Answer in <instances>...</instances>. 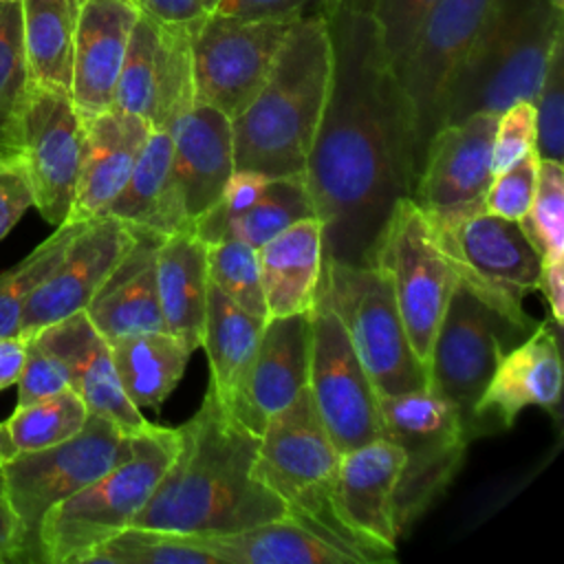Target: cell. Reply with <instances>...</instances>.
Segmentation results:
<instances>
[{"label":"cell","mask_w":564,"mask_h":564,"mask_svg":"<svg viewBox=\"0 0 564 564\" xmlns=\"http://www.w3.org/2000/svg\"><path fill=\"white\" fill-rule=\"evenodd\" d=\"M196 22L167 24L137 15L112 108L132 112L152 130H170L196 104L192 37Z\"/></svg>","instance_id":"cell-14"},{"label":"cell","mask_w":564,"mask_h":564,"mask_svg":"<svg viewBox=\"0 0 564 564\" xmlns=\"http://www.w3.org/2000/svg\"><path fill=\"white\" fill-rule=\"evenodd\" d=\"M84 148V117L66 90L29 82L20 119V161L33 207L51 225L68 220Z\"/></svg>","instance_id":"cell-18"},{"label":"cell","mask_w":564,"mask_h":564,"mask_svg":"<svg viewBox=\"0 0 564 564\" xmlns=\"http://www.w3.org/2000/svg\"><path fill=\"white\" fill-rule=\"evenodd\" d=\"M337 0H216L209 9L218 15L269 20V18H300L313 11H328Z\"/></svg>","instance_id":"cell-47"},{"label":"cell","mask_w":564,"mask_h":564,"mask_svg":"<svg viewBox=\"0 0 564 564\" xmlns=\"http://www.w3.org/2000/svg\"><path fill=\"white\" fill-rule=\"evenodd\" d=\"M163 236L134 229V240L106 282L99 286L86 315L108 339L165 330L156 293V249Z\"/></svg>","instance_id":"cell-27"},{"label":"cell","mask_w":564,"mask_h":564,"mask_svg":"<svg viewBox=\"0 0 564 564\" xmlns=\"http://www.w3.org/2000/svg\"><path fill=\"white\" fill-rule=\"evenodd\" d=\"M489 4L491 0H436L408 53L392 68L410 106L416 174L423 150L441 126V106L449 79L474 42Z\"/></svg>","instance_id":"cell-16"},{"label":"cell","mask_w":564,"mask_h":564,"mask_svg":"<svg viewBox=\"0 0 564 564\" xmlns=\"http://www.w3.org/2000/svg\"><path fill=\"white\" fill-rule=\"evenodd\" d=\"M258 438L207 386L196 414L178 427V449L132 524L207 538L286 516V505L256 476Z\"/></svg>","instance_id":"cell-2"},{"label":"cell","mask_w":564,"mask_h":564,"mask_svg":"<svg viewBox=\"0 0 564 564\" xmlns=\"http://www.w3.org/2000/svg\"><path fill=\"white\" fill-rule=\"evenodd\" d=\"M540 156L535 150L494 174L485 196V212L509 220H522L533 203Z\"/></svg>","instance_id":"cell-43"},{"label":"cell","mask_w":564,"mask_h":564,"mask_svg":"<svg viewBox=\"0 0 564 564\" xmlns=\"http://www.w3.org/2000/svg\"><path fill=\"white\" fill-rule=\"evenodd\" d=\"M141 15L156 22L185 24L196 22L209 13L203 0H130Z\"/></svg>","instance_id":"cell-49"},{"label":"cell","mask_w":564,"mask_h":564,"mask_svg":"<svg viewBox=\"0 0 564 564\" xmlns=\"http://www.w3.org/2000/svg\"><path fill=\"white\" fill-rule=\"evenodd\" d=\"M26 357V337H0V392L15 386Z\"/></svg>","instance_id":"cell-52"},{"label":"cell","mask_w":564,"mask_h":564,"mask_svg":"<svg viewBox=\"0 0 564 564\" xmlns=\"http://www.w3.org/2000/svg\"><path fill=\"white\" fill-rule=\"evenodd\" d=\"M383 436L403 454L392 496V520L401 538L452 485L469 436L460 414L430 388L379 397Z\"/></svg>","instance_id":"cell-8"},{"label":"cell","mask_w":564,"mask_h":564,"mask_svg":"<svg viewBox=\"0 0 564 564\" xmlns=\"http://www.w3.org/2000/svg\"><path fill=\"white\" fill-rule=\"evenodd\" d=\"M322 262L324 240L317 216L293 223L258 247L267 319L313 311L322 278Z\"/></svg>","instance_id":"cell-28"},{"label":"cell","mask_w":564,"mask_h":564,"mask_svg":"<svg viewBox=\"0 0 564 564\" xmlns=\"http://www.w3.org/2000/svg\"><path fill=\"white\" fill-rule=\"evenodd\" d=\"M82 223L84 220H66L57 225L55 231L44 242H40L22 262L0 273V337L20 335L22 313L31 293L57 264Z\"/></svg>","instance_id":"cell-39"},{"label":"cell","mask_w":564,"mask_h":564,"mask_svg":"<svg viewBox=\"0 0 564 564\" xmlns=\"http://www.w3.org/2000/svg\"><path fill=\"white\" fill-rule=\"evenodd\" d=\"M15 388H18V405L46 399L55 392L70 388L68 368L42 341H37L35 337H26V357H24V366Z\"/></svg>","instance_id":"cell-45"},{"label":"cell","mask_w":564,"mask_h":564,"mask_svg":"<svg viewBox=\"0 0 564 564\" xmlns=\"http://www.w3.org/2000/svg\"><path fill=\"white\" fill-rule=\"evenodd\" d=\"M535 152L540 159L564 156V35L555 42L540 88L533 97Z\"/></svg>","instance_id":"cell-42"},{"label":"cell","mask_w":564,"mask_h":564,"mask_svg":"<svg viewBox=\"0 0 564 564\" xmlns=\"http://www.w3.org/2000/svg\"><path fill=\"white\" fill-rule=\"evenodd\" d=\"M538 289L544 293L555 326L564 319V258H544Z\"/></svg>","instance_id":"cell-51"},{"label":"cell","mask_w":564,"mask_h":564,"mask_svg":"<svg viewBox=\"0 0 564 564\" xmlns=\"http://www.w3.org/2000/svg\"><path fill=\"white\" fill-rule=\"evenodd\" d=\"M33 207V192L20 159L0 161V240Z\"/></svg>","instance_id":"cell-48"},{"label":"cell","mask_w":564,"mask_h":564,"mask_svg":"<svg viewBox=\"0 0 564 564\" xmlns=\"http://www.w3.org/2000/svg\"><path fill=\"white\" fill-rule=\"evenodd\" d=\"M531 330L502 315L463 282L456 284L430 348L427 388L454 405L469 441L474 405L498 361Z\"/></svg>","instance_id":"cell-11"},{"label":"cell","mask_w":564,"mask_h":564,"mask_svg":"<svg viewBox=\"0 0 564 564\" xmlns=\"http://www.w3.org/2000/svg\"><path fill=\"white\" fill-rule=\"evenodd\" d=\"M150 130L145 119L119 108L84 117V148L68 220L106 214L128 183Z\"/></svg>","instance_id":"cell-25"},{"label":"cell","mask_w":564,"mask_h":564,"mask_svg":"<svg viewBox=\"0 0 564 564\" xmlns=\"http://www.w3.org/2000/svg\"><path fill=\"white\" fill-rule=\"evenodd\" d=\"M333 70L304 181L322 223L324 260L370 264L394 203L416 181L408 99L368 11H326Z\"/></svg>","instance_id":"cell-1"},{"label":"cell","mask_w":564,"mask_h":564,"mask_svg":"<svg viewBox=\"0 0 564 564\" xmlns=\"http://www.w3.org/2000/svg\"><path fill=\"white\" fill-rule=\"evenodd\" d=\"M308 216H315V205L304 176H271L262 194L225 223L220 240L236 238L258 249Z\"/></svg>","instance_id":"cell-35"},{"label":"cell","mask_w":564,"mask_h":564,"mask_svg":"<svg viewBox=\"0 0 564 564\" xmlns=\"http://www.w3.org/2000/svg\"><path fill=\"white\" fill-rule=\"evenodd\" d=\"M156 293L165 330L194 352L203 344L209 269L207 245L192 231L163 236L156 249Z\"/></svg>","instance_id":"cell-29"},{"label":"cell","mask_w":564,"mask_h":564,"mask_svg":"<svg viewBox=\"0 0 564 564\" xmlns=\"http://www.w3.org/2000/svg\"><path fill=\"white\" fill-rule=\"evenodd\" d=\"M333 70L324 11L297 18L262 88L231 119L234 165L267 176H304Z\"/></svg>","instance_id":"cell-3"},{"label":"cell","mask_w":564,"mask_h":564,"mask_svg":"<svg viewBox=\"0 0 564 564\" xmlns=\"http://www.w3.org/2000/svg\"><path fill=\"white\" fill-rule=\"evenodd\" d=\"M535 150V112L531 101H516L498 115L491 143V172H500Z\"/></svg>","instance_id":"cell-46"},{"label":"cell","mask_w":564,"mask_h":564,"mask_svg":"<svg viewBox=\"0 0 564 564\" xmlns=\"http://www.w3.org/2000/svg\"><path fill=\"white\" fill-rule=\"evenodd\" d=\"M295 20H245L212 11L200 18L192 37L196 101L229 119L240 115L269 77Z\"/></svg>","instance_id":"cell-13"},{"label":"cell","mask_w":564,"mask_h":564,"mask_svg":"<svg viewBox=\"0 0 564 564\" xmlns=\"http://www.w3.org/2000/svg\"><path fill=\"white\" fill-rule=\"evenodd\" d=\"M79 0H20L29 82L70 95Z\"/></svg>","instance_id":"cell-34"},{"label":"cell","mask_w":564,"mask_h":564,"mask_svg":"<svg viewBox=\"0 0 564 564\" xmlns=\"http://www.w3.org/2000/svg\"><path fill=\"white\" fill-rule=\"evenodd\" d=\"M339 456L304 388L293 403L267 419L258 438L256 476L286 505L289 516L346 551L355 564L379 562L337 516Z\"/></svg>","instance_id":"cell-5"},{"label":"cell","mask_w":564,"mask_h":564,"mask_svg":"<svg viewBox=\"0 0 564 564\" xmlns=\"http://www.w3.org/2000/svg\"><path fill=\"white\" fill-rule=\"evenodd\" d=\"M106 214L132 229L159 236L189 229L183 196L172 172V139L167 130H150L128 183Z\"/></svg>","instance_id":"cell-30"},{"label":"cell","mask_w":564,"mask_h":564,"mask_svg":"<svg viewBox=\"0 0 564 564\" xmlns=\"http://www.w3.org/2000/svg\"><path fill=\"white\" fill-rule=\"evenodd\" d=\"M207 269L209 282L234 304L260 319H267L256 247L236 238L207 245Z\"/></svg>","instance_id":"cell-40"},{"label":"cell","mask_w":564,"mask_h":564,"mask_svg":"<svg viewBox=\"0 0 564 564\" xmlns=\"http://www.w3.org/2000/svg\"><path fill=\"white\" fill-rule=\"evenodd\" d=\"M557 11H562L564 13V0H549Z\"/></svg>","instance_id":"cell-55"},{"label":"cell","mask_w":564,"mask_h":564,"mask_svg":"<svg viewBox=\"0 0 564 564\" xmlns=\"http://www.w3.org/2000/svg\"><path fill=\"white\" fill-rule=\"evenodd\" d=\"M496 112H476L443 123L430 137L419 165L412 200L434 227H449L485 212L491 185V143Z\"/></svg>","instance_id":"cell-17"},{"label":"cell","mask_w":564,"mask_h":564,"mask_svg":"<svg viewBox=\"0 0 564 564\" xmlns=\"http://www.w3.org/2000/svg\"><path fill=\"white\" fill-rule=\"evenodd\" d=\"M308 394L339 454L383 436L379 394L333 308L311 311Z\"/></svg>","instance_id":"cell-15"},{"label":"cell","mask_w":564,"mask_h":564,"mask_svg":"<svg viewBox=\"0 0 564 564\" xmlns=\"http://www.w3.org/2000/svg\"><path fill=\"white\" fill-rule=\"evenodd\" d=\"M434 2L436 0H372L368 13L377 24L381 46L392 68L408 53L425 13Z\"/></svg>","instance_id":"cell-44"},{"label":"cell","mask_w":564,"mask_h":564,"mask_svg":"<svg viewBox=\"0 0 564 564\" xmlns=\"http://www.w3.org/2000/svg\"><path fill=\"white\" fill-rule=\"evenodd\" d=\"M172 172L192 227L223 194L234 165L231 119L209 104L196 101L167 130Z\"/></svg>","instance_id":"cell-26"},{"label":"cell","mask_w":564,"mask_h":564,"mask_svg":"<svg viewBox=\"0 0 564 564\" xmlns=\"http://www.w3.org/2000/svg\"><path fill=\"white\" fill-rule=\"evenodd\" d=\"M370 264L388 278L412 350L427 368L430 348L458 275L432 223L410 196L394 203L372 247Z\"/></svg>","instance_id":"cell-10"},{"label":"cell","mask_w":564,"mask_h":564,"mask_svg":"<svg viewBox=\"0 0 564 564\" xmlns=\"http://www.w3.org/2000/svg\"><path fill=\"white\" fill-rule=\"evenodd\" d=\"M68 368L70 388L79 394L88 412L117 423L128 434H141L152 423L126 397L108 339L93 326L86 311L44 326L33 333Z\"/></svg>","instance_id":"cell-23"},{"label":"cell","mask_w":564,"mask_h":564,"mask_svg":"<svg viewBox=\"0 0 564 564\" xmlns=\"http://www.w3.org/2000/svg\"><path fill=\"white\" fill-rule=\"evenodd\" d=\"M562 35L564 13L549 0H491L449 79L441 126L476 112L500 115L516 101H533Z\"/></svg>","instance_id":"cell-4"},{"label":"cell","mask_w":564,"mask_h":564,"mask_svg":"<svg viewBox=\"0 0 564 564\" xmlns=\"http://www.w3.org/2000/svg\"><path fill=\"white\" fill-rule=\"evenodd\" d=\"M203 2H205V7H207V9H212V7H214V2H216V0H203Z\"/></svg>","instance_id":"cell-56"},{"label":"cell","mask_w":564,"mask_h":564,"mask_svg":"<svg viewBox=\"0 0 564 564\" xmlns=\"http://www.w3.org/2000/svg\"><path fill=\"white\" fill-rule=\"evenodd\" d=\"M308 364L311 311L269 317L240 397L229 412L260 436L267 419L293 403L308 386Z\"/></svg>","instance_id":"cell-22"},{"label":"cell","mask_w":564,"mask_h":564,"mask_svg":"<svg viewBox=\"0 0 564 564\" xmlns=\"http://www.w3.org/2000/svg\"><path fill=\"white\" fill-rule=\"evenodd\" d=\"M401 463L399 445L386 436L339 456L335 478L337 516L379 562H392L397 553L392 496Z\"/></svg>","instance_id":"cell-20"},{"label":"cell","mask_w":564,"mask_h":564,"mask_svg":"<svg viewBox=\"0 0 564 564\" xmlns=\"http://www.w3.org/2000/svg\"><path fill=\"white\" fill-rule=\"evenodd\" d=\"M119 383L137 410L159 408L181 381L189 346L167 330L126 335L108 341Z\"/></svg>","instance_id":"cell-33"},{"label":"cell","mask_w":564,"mask_h":564,"mask_svg":"<svg viewBox=\"0 0 564 564\" xmlns=\"http://www.w3.org/2000/svg\"><path fill=\"white\" fill-rule=\"evenodd\" d=\"M29 90L20 0L0 4V161L20 159V119Z\"/></svg>","instance_id":"cell-36"},{"label":"cell","mask_w":564,"mask_h":564,"mask_svg":"<svg viewBox=\"0 0 564 564\" xmlns=\"http://www.w3.org/2000/svg\"><path fill=\"white\" fill-rule=\"evenodd\" d=\"M134 438L137 434L90 412L75 436L51 447L18 452L0 465L4 494L24 531L26 560L37 562V527L44 513L128 458Z\"/></svg>","instance_id":"cell-9"},{"label":"cell","mask_w":564,"mask_h":564,"mask_svg":"<svg viewBox=\"0 0 564 564\" xmlns=\"http://www.w3.org/2000/svg\"><path fill=\"white\" fill-rule=\"evenodd\" d=\"M137 15L139 11L130 0H79L70 99L82 117L112 108Z\"/></svg>","instance_id":"cell-24"},{"label":"cell","mask_w":564,"mask_h":564,"mask_svg":"<svg viewBox=\"0 0 564 564\" xmlns=\"http://www.w3.org/2000/svg\"><path fill=\"white\" fill-rule=\"evenodd\" d=\"M84 564H220L216 555L205 551L194 538L178 533L126 527L110 535L95 551H90Z\"/></svg>","instance_id":"cell-37"},{"label":"cell","mask_w":564,"mask_h":564,"mask_svg":"<svg viewBox=\"0 0 564 564\" xmlns=\"http://www.w3.org/2000/svg\"><path fill=\"white\" fill-rule=\"evenodd\" d=\"M220 564H355V560L293 516L225 535L194 538Z\"/></svg>","instance_id":"cell-31"},{"label":"cell","mask_w":564,"mask_h":564,"mask_svg":"<svg viewBox=\"0 0 564 564\" xmlns=\"http://www.w3.org/2000/svg\"><path fill=\"white\" fill-rule=\"evenodd\" d=\"M518 223L542 260L564 258V167L560 161L540 159L533 203Z\"/></svg>","instance_id":"cell-41"},{"label":"cell","mask_w":564,"mask_h":564,"mask_svg":"<svg viewBox=\"0 0 564 564\" xmlns=\"http://www.w3.org/2000/svg\"><path fill=\"white\" fill-rule=\"evenodd\" d=\"M88 408L73 388L55 392L46 399L15 405V412L4 421L18 452H31L57 445L75 436L86 419Z\"/></svg>","instance_id":"cell-38"},{"label":"cell","mask_w":564,"mask_h":564,"mask_svg":"<svg viewBox=\"0 0 564 564\" xmlns=\"http://www.w3.org/2000/svg\"><path fill=\"white\" fill-rule=\"evenodd\" d=\"M434 231L458 282L516 324L538 326L522 302L538 289L542 256L518 220L478 212L449 227H434Z\"/></svg>","instance_id":"cell-12"},{"label":"cell","mask_w":564,"mask_h":564,"mask_svg":"<svg viewBox=\"0 0 564 564\" xmlns=\"http://www.w3.org/2000/svg\"><path fill=\"white\" fill-rule=\"evenodd\" d=\"M134 240V229L115 216L84 220L57 264L31 293L20 335L31 337L48 324L86 311L99 286Z\"/></svg>","instance_id":"cell-19"},{"label":"cell","mask_w":564,"mask_h":564,"mask_svg":"<svg viewBox=\"0 0 564 564\" xmlns=\"http://www.w3.org/2000/svg\"><path fill=\"white\" fill-rule=\"evenodd\" d=\"M317 297L339 317L379 397L427 388V368L414 355L392 286L375 264L324 260Z\"/></svg>","instance_id":"cell-7"},{"label":"cell","mask_w":564,"mask_h":564,"mask_svg":"<svg viewBox=\"0 0 564 564\" xmlns=\"http://www.w3.org/2000/svg\"><path fill=\"white\" fill-rule=\"evenodd\" d=\"M178 449V427L150 425L119 465L51 507L37 527V562L84 564L110 535L130 527Z\"/></svg>","instance_id":"cell-6"},{"label":"cell","mask_w":564,"mask_h":564,"mask_svg":"<svg viewBox=\"0 0 564 564\" xmlns=\"http://www.w3.org/2000/svg\"><path fill=\"white\" fill-rule=\"evenodd\" d=\"M26 560V542L22 524L4 494L2 480H0V564Z\"/></svg>","instance_id":"cell-50"},{"label":"cell","mask_w":564,"mask_h":564,"mask_svg":"<svg viewBox=\"0 0 564 564\" xmlns=\"http://www.w3.org/2000/svg\"><path fill=\"white\" fill-rule=\"evenodd\" d=\"M267 319L234 304L209 282L203 344L209 364V388L231 410L249 375Z\"/></svg>","instance_id":"cell-32"},{"label":"cell","mask_w":564,"mask_h":564,"mask_svg":"<svg viewBox=\"0 0 564 564\" xmlns=\"http://www.w3.org/2000/svg\"><path fill=\"white\" fill-rule=\"evenodd\" d=\"M15 454H18V449H15L13 441H11V434H9V430H7V423L2 421V423H0V465L7 463L9 458H13Z\"/></svg>","instance_id":"cell-53"},{"label":"cell","mask_w":564,"mask_h":564,"mask_svg":"<svg viewBox=\"0 0 564 564\" xmlns=\"http://www.w3.org/2000/svg\"><path fill=\"white\" fill-rule=\"evenodd\" d=\"M337 2H344V4H348L352 9H359V11H368L370 4H372V0H337Z\"/></svg>","instance_id":"cell-54"},{"label":"cell","mask_w":564,"mask_h":564,"mask_svg":"<svg viewBox=\"0 0 564 564\" xmlns=\"http://www.w3.org/2000/svg\"><path fill=\"white\" fill-rule=\"evenodd\" d=\"M2 2H13V0H0V4H2Z\"/></svg>","instance_id":"cell-57"},{"label":"cell","mask_w":564,"mask_h":564,"mask_svg":"<svg viewBox=\"0 0 564 564\" xmlns=\"http://www.w3.org/2000/svg\"><path fill=\"white\" fill-rule=\"evenodd\" d=\"M562 394V357L557 333L540 322L498 361L487 388L474 405L471 438L511 427L529 408L553 410Z\"/></svg>","instance_id":"cell-21"}]
</instances>
